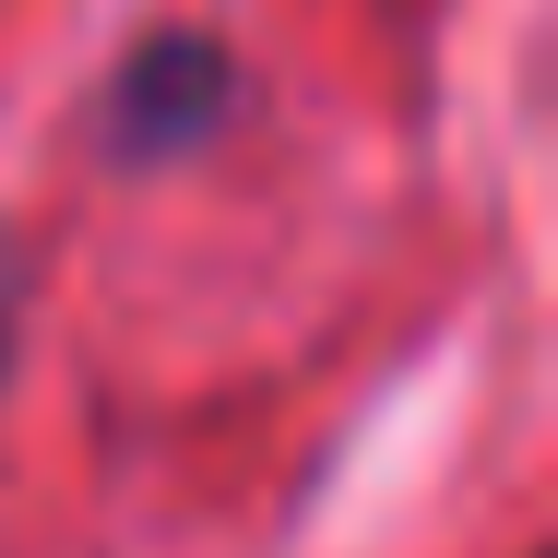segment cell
Here are the masks:
<instances>
[{
    "label": "cell",
    "mask_w": 558,
    "mask_h": 558,
    "mask_svg": "<svg viewBox=\"0 0 558 558\" xmlns=\"http://www.w3.org/2000/svg\"><path fill=\"white\" fill-rule=\"evenodd\" d=\"M238 108V72H226L215 36H155L131 48V72L108 84V155H179Z\"/></svg>",
    "instance_id": "6da1fadb"
},
{
    "label": "cell",
    "mask_w": 558,
    "mask_h": 558,
    "mask_svg": "<svg viewBox=\"0 0 558 558\" xmlns=\"http://www.w3.org/2000/svg\"><path fill=\"white\" fill-rule=\"evenodd\" d=\"M12 298H24V286H12V250H0V356H12Z\"/></svg>",
    "instance_id": "7a4b0ae2"
}]
</instances>
